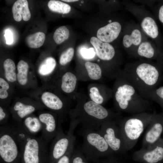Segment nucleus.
Masks as SVG:
<instances>
[{
  "mask_svg": "<svg viewBox=\"0 0 163 163\" xmlns=\"http://www.w3.org/2000/svg\"><path fill=\"white\" fill-rule=\"evenodd\" d=\"M90 42L95 48L97 56L101 60L109 61L114 57L115 49L110 43L104 42L94 37H91Z\"/></svg>",
  "mask_w": 163,
  "mask_h": 163,
  "instance_id": "nucleus-17",
  "label": "nucleus"
},
{
  "mask_svg": "<svg viewBox=\"0 0 163 163\" xmlns=\"http://www.w3.org/2000/svg\"><path fill=\"white\" fill-rule=\"evenodd\" d=\"M14 136L20 145L33 136L30 134L23 126L21 122L11 126Z\"/></svg>",
  "mask_w": 163,
  "mask_h": 163,
  "instance_id": "nucleus-23",
  "label": "nucleus"
},
{
  "mask_svg": "<svg viewBox=\"0 0 163 163\" xmlns=\"http://www.w3.org/2000/svg\"><path fill=\"white\" fill-rule=\"evenodd\" d=\"M12 109L15 121L20 122L23 119L34 111L36 110V107L33 105L18 101L14 104Z\"/></svg>",
  "mask_w": 163,
  "mask_h": 163,
  "instance_id": "nucleus-18",
  "label": "nucleus"
},
{
  "mask_svg": "<svg viewBox=\"0 0 163 163\" xmlns=\"http://www.w3.org/2000/svg\"><path fill=\"white\" fill-rule=\"evenodd\" d=\"M77 78L76 76L72 73L68 72L65 73L62 78L61 88L65 92L70 93L75 89Z\"/></svg>",
  "mask_w": 163,
  "mask_h": 163,
  "instance_id": "nucleus-22",
  "label": "nucleus"
},
{
  "mask_svg": "<svg viewBox=\"0 0 163 163\" xmlns=\"http://www.w3.org/2000/svg\"><path fill=\"white\" fill-rule=\"evenodd\" d=\"M162 81L163 82V75L162 76Z\"/></svg>",
  "mask_w": 163,
  "mask_h": 163,
  "instance_id": "nucleus-44",
  "label": "nucleus"
},
{
  "mask_svg": "<svg viewBox=\"0 0 163 163\" xmlns=\"http://www.w3.org/2000/svg\"><path fill=\"white\" fill-rule=\"evenodd\" d=\"M21 3L22 19L24 21H27L31 18V13L29 8L28 1L26 0H21Z\"/></svg>",
  "mask_w": 163,
  "mask_h": 163,
  "instance_id": "nucleus-36",
  "label": "nucleus"
},
{
  "mask_svg": "<svg viewBox=\"0 0 163 163\" xmlns=\"http://www.w3.org/2000/svg\"><path fill=\"white\" fill-rule=\"evenodd\" d=\"M117 108L120 111L133 114L152 110L150 101L143 98L123 74L120 73L114 93Z\"/></svg>",
  "mask_w": 163,
  "mask_h": 163,
  "instance_id": "nucleus-2",
  "label": "nucleus"
},
{
  "mask_svg": "<svg viewBox=\"0 0 163 163\" xmlns=\"http://www.w3.org/2000/svg\"><path fill=\"white\" fill-rule=\"evenodd\" d=\"M18 73L17 78L19 83L24 85L27 81V73L29 69L28 63L23 60L20 61L17 66Z\"/></svg>",
  "mask_w": 163,
  "mask_h": 163,
  "instance_id": "nucleus-26",
  "label": "nucleus"
},
{
  "mask_svg": "<svg viewBox=\"0 0 163 163\" xmlns=\"http://www.w3.org/2000/svg\"><path fill=\"white\" fill-rule=\"evenodd\" d=\"M90 92L89 96L92 101L101 105L104 102V98L100 94L97 88L92 87L90 89Z\"/></svg>",
  "mask_w": 163,
  "mask_h": 163,
  "instance_id": "nucleus-34",
  "label": "nucleus"
},
{
  "mask_svg": "<svg viewBox=\"0 0 163 163\" xmlns=\"http://www.w3.org/2000/svg\"><path fill=\"white\" fill-rule=\"evenodd\" d=\"M75 144L69 149L67 152L59 158L56 163H70L71 158L75 150Z\"/></svg>",
  "mask_w": 163,
  "mask_h": 163,
  "instance_id": "nucleus-38",
  "label": "nucleus"
},
{
  "mask_svg": "<svg viewBox=\"0 0 163 163\" xmlns=\"http://www.w3.org/2000/svg\"><path fill=\"white\" fill-rule=\"evenodd\" d=\"M4 36L5 38L7 44L9 45L13 43V35L11 30L9 29L6 30Z\"/></svg>",
  "mask_w": 163,
  "mask_h": 163,
  "instance_id": "nucleus-41",
  "label": "nucleus"
},
{
  "mask_svg": "<svg viewBox=\"0 0 163 163\" xmlns=\"http://www.w3.org/2000/svg\"><path fill=\"white\" fill-rule=\"evenodd\" d=\"M21 121L23 126L31 135H35L42 129V125L39 118L35 117L27 116Z\"/></svg>",
  "mask_w": 163,
  "mask_h": 163,
  "instance_id": "nucleus-20",
  "label": "nucleus"
},
{
  "mask_svg": "<svg viewBox=\"0 0 163 163\" xmlns=\"http://www.w3.org/2000/svg\"><path fill=\"white\" fill-rule=\"evenodd\" d=\"M41 98L43 104L50 109L58 111L63 108L62 101L57 96L52 93L45 92L42 94Z\"/></svg>",
  "mask_w": 163,
  "mask_h": 163,
  "instance_id": "nucleus-19",
  "label": "nucleus"
},
{
  "mask_svg": "<svg viewBox=\"0 0 163 163\" xmlns=\"http://www.w3.org/2000/svg\"><path fill=\"white\" fill-rule=\"evenodd\" d=\"M81 133L83 141L81 150L89 161L114 155L99 130L82 129Z\"/></svg>",
  "mask_w": 163,
  "mask_h": 163,
  "instance_id": "nucleus-4",
  "label": "nucleus"
},
{
  "mask_svg": "<svg viewBox=\"0 0 163 163\" xmlns=\"http://www.w3.org/2000/svg\"><path fill=\"white\" fill-rule=\"evenodd\" d=\"M133 160L142 163H161L163 161V141L161 138L155 144L135 152Z\"/></svg>",
  "mask_w": 163,
  "mask_h": 163,
  "instance_id": "nucleus-12",
  "label": "nucleus"
},
{
  "mask_svg": "<svg viewBox=\"0 0 163 163\" xmlns=\"http://www.w3.org/2000/svg\"><path fill=\"white\" fill-rule=\"evenodd\" d=\"M122 72L141 94L156 88L162 81L163 63L139 59L126 63Z\"/></svg>",
  "mask_w": 163,
  "mask_h": 163,
  "instance_id": "nucleus-1",
  "label": "nucleus"
},
{
  "mask_svg": "<svg viewBox=\"0 0 163 163\" xmlns=\"http://www.w3.org/2000/svg\"><path fill=\"white\" fill-rule=\"evenodd\" d=\"M91 163H123L114 156L91 161Z\"/></svg>",
  "mask_w": 163,
  "mask_h": 163,
  "instance_id": "nucleus-40",
  "label": "nucleus"
},
{
  "mask_svg": "<svg viewBox=\"0 0 163 163\" xmlns=\"http://www.w3.org/2000/svg\"><path fill=\"white\" fill-rule=\"evenodd\" d=\"M83 110L87 116L80 119L82 129L98 130L106 121L112 120L117 116L101 105L92 101L85 103Z\"/></svg>",
  "mask_w": 163,
  "mask_h": 163,
  "instance_id": "nucleus-8",
  "label": "nucleus"
},
{
  "mask_svg": "<svg viewBox=\"0 0 163 163\" xmlns=\"http://www.w3.org/2000/svg\"><path fill=\"white\" fill-rule=\"evenodd\" d=\"M89 77L92 79L97 80L100 79L102 76V70L100 66L97 64L87 62L85 64Z\"/></svg>",
  "mask_w": 163,
  "mask_h": 163,
  "instance_id": "nucleus-29",
  "label": "nucleus"
},
{
  "mask_svg": "<svg viewBox=\"0 0 163 163\" xmlns=\"http://www.w3.org/2000/svg\"><path fill=\"white\" fill-rule=\"evenodd\" d=\"M47 143L41 136H32L19 145L21 163H45L48 157Z\"/></svg>",
  "mask_w": 163,
  "mask_h": 163,
  "instance_id": "nucleus-6",
  "label": "nucleus"
},
{
  "mask_svg": "<svg viewBox=\"0 0 163 163\" xmlns=\"http://www.w3.org/2000/svg\"><path fill=\"white\" fill-rule=\"evenodd\" d=\"M153 9L155 17L163 26V0L158 1Z\"/></svg>",
  "mask_w": 163,
  "mask_h": 163,
  "instance_id": "nucleus-35",
  "label": "nucleus"
},
{
  "mask_svg": "<svg viewBox=\"0 0 163 163\" xmlns=\"http://www.w3.org/2000/svg\"><path fill=\"white\" fill-rule=\"evenodd\" d=\"M123 33V45L126 52L132 56L140 44L148 39L139 24L133 22L125 23Z\"/></svg>",
  "mask_w": 163,
  "mask_h": 163,
  "instance_id": "nucleus-11",
  "label": "nucleus"
},
{
  "mask_svg": "<svg viewBox=\"0 0 163 163\" xmlns=\"http://www.w3.org/2000/svg\"><path fill=\"white\" fill-rule=\"evenodd\" d=\"M139 59H145L163 63V51L152 40L144 41L136 49L132 56Z\"/></svg>",
  "mask_w": 163,
  "mask_h": 163,
  "instance_id": "nucleus-14",
  "label": "nucleus"
},
{
  "mask_svg": "<svg viewBox=\"0 0 163 163\" xmlns=\"http://www.w3.org/2000/svg\"><path fill=\"white\" fill-rule=\"evenodd\" d=\"M99 130L115 154H121L126 152L119 127L115 121L113 120L106 121Z\"/></svg>",
  "mask_w": 163,
  "mask_h": 163,
  "instance_id": "nucleus-10",
  "label": "nucleus"
},
{
  "mask_svg": "<svg viewBox=\"0 0 163 163\" xmlns=\"http://www.w3.org/2000/svg\"><path fill=\"white\" fill-rule=\"evenodd\" d=\"M62 1L66 2H76L78 1V0H62Z\"/></svg>",
  "mask_w": 163,
  "mask_h": 163,
  "instance_id": "nucleus-43",
  "label": "nucleus"
},
{
  "mask_svg": "<svg viewBox=\"0 0 163 163\" xmlns=\"http://www.w3.org/2000/svg\"><path fill=\"white\" fill-rule=\"evenodd\" d=\"M45 34L38 32L28 36L26 38V42L28 46L31 48H37L41 46L45 40Z\"/></svg>",
  "mask_w": 163,
  "mask_h": 163,
  "instance_id": "nucleus-24",
  "label": "nucleus"
},
{
  "mask_svg": "<svg viewBox=\"0 0 163 163\" xmlns=\"http://www.w3.org/2000/svg\"><path fill=\"white\" fill-rule=\"evenodd\" d=\"M78 124L76 121H72L69 125V130L66 134L63 131L62 125L59 123L57 133L50 146L48 157L49 163H56L70 147L75 144L76 138L73 133Z\"/></svg>",
  "mask_w": 163,
  "mask_h": 163,
  "instance_id": "nucleus-7",
  "label": "nucleus"
},
{
  "mask_svg": "<svg viewBox=\"0 0 163 163\" xmlns=\"http://www.w3.org/2000/svg\"><path fill=\"white\" fill-rule=\"evenodd\" d=\"M70 163H89L81 149H75L71 158Z\"/></svg>",
  "mask_w": 163,
  "mask_h": 163,
  "instance_id": "nucleus-33",
  "label": "nucleus"
},
{
  "mask_svg": "<svg viewBox=\"0 0 163 163\" xmlns=\"http://www.w3.org/2000/svg\"><path fill=\"white\" fill-rule=\"evenodd\" d=\"M69 36V31L67 27L64 26L59 27L55 31L53 38L56 43L60 44L67 40Z\"/></svg>",
  "mask_w": 163,
  "mask_h": 163,
  "instance_id": "nucleus-30",
  "label": "nucleus"
},
{
  "mask_svg": "<svg viewBox=\"0 0 163 163\" xmlns=\"http://www.w3.org/2000/svg\"><path fill=\"white\" fill-rule=\"evenodd\" d=\"M38 118L42 125L41 137L48 143L57 133L58 125L56 120L53 115L47 112L40 114Z\"/></svg>",
  "mask_w": 163,
  "mask_h": 163,
  "instance_id": "nucleus-15",
  "label": "nucleus"
},
{
  "mask_svg": "<svg viewBox=\"0 0 163 163\" xmlns=\"http://www.w3.org/2000/svg\"><path fill=\"white\" fill-rule=\"evenodd\" d=\"M47 5L52 11L62 14L69 13L71 9L70 6L68 4L58 0H50Z\"/></svg>",
  "mask_w": 163,
  "mask_h": 163,
  "instance_id": "nucleus-28",
  "label": "nucleus"
},
{
  "mask_svg": "<svg viewBox=\"0 0 163 163\" xmlns=\"http://www.w3.org/2000/svg\"><path fill=\"white\" fill-rule=\"evenodd\" d=\"M126 9L138 20L140 27L145 35L163 51L162 39L155 16L142 5L125 2Z\"/></svg>",
  "mask_w": 163,
  "mask_h": 163,
  "instance_id": "nucleus-5",
  "label": "nucleus"
},
{
  "mask_svg": "<svg viewBox=\"0 0 163 163\" xmlns=\"http://www.w3.org/2000/svg\"><path fill=\"white\" fill-rule=\"evenodd\" d=\"M7 114L4 109L0 107V125L2 126L6 122Z\"/></svg>",
  "mask_w": 163,
  "mask_h": 163,
  "instance_id": "nucleus-42",
  "label": "nucleus"
},
{
  "mask_svg": "<svg viewBox=\"0 0 163 163\" xmlns=\"http://www.w3.org/2000/svg\"><path fill=\"white\" fill-rule=\"evenodd\" d=\"M152 116V113L143 112L125 117L117 123L123 139L126 152L136 145Z\"/></svg>",
  "mask_w": 163,
  "mask_h": 163,
  "instance_id": "nucleus-3",
  "label": "nucleus"
},
{
  "mask_svg": "<svg viewBox=\"0 0 163 163\" xmlns=\"http://www.w3.org/2000/svg\"><path fill=\"white\" fill-rule=\"evenodd\" d=\"M3 67L6 79L10 82L15 81L17 78L15 72L16 66L14 62L11 59H6L4 62Z\"/></svg>",
  "mask_w": 163,
  "mask_h": 163,
  "instance_id": "nucleus-27",
  "label": "nucleus"
},
{
  "mask_svg": "<svg viewBox=\"0 0 163 163\" xmlns=\"http://www.w3.org/2000/svg\"><path fill=\"white\" fill-rule=\"evenodd\" d=\"M21 0L16 1L12 7V12L14 19L16 21H21L22 17L21 15Z\"/></svg>",
  "mask_w": 163,
  "mask_h": 163,
  "instance_id": "nucleus-31",
  "label": "nucleus"
},
{
  "mask_svg": "<svg viewBox=\"0 0 163 163\" xmlns=\"http://www.w3.org/2000/svg\"><path fill=\"white\" fill-rule=\"evenodd\" d=\"M123 29L120 23L117 21H110L98 30L97 37L104 42L110 43L118 37Z\"/></svg>",
  "mask_w": 163,
  "mask_h": 163,
  "instance_id": "nucleus-16",
  "label": "nucleus"
},
{
  "mask_svg": "<svg viewBox=\"0 0 163 163\" xmlns=\"http://www.w3.org/2000/svg\"><path fill=\"white\" fill-rule=\"evenodd\" d=\"M56 65L55 59L49 57L44 59L40 64L38 68V72L42 75L50 74L54 69Z\"/></svg>",
  "mask_w": 163,
  "mask_h": 163,
  "instance_id": "nucleus-25",
  "label": "nucleus"
},
{
  "mask_svg": "<svg viewBox=\"0 0 163 163\" xmlns=\"http://www.w3.org/2000/svg\"><path fill=\"white\" fill-rule=\"evenodd\" d=\"M19 145L10 126L0 127V156L4 163H19L21 159Z\"/></svg>",
  "mask_w": 163,
  "mask_h": 163,
  "instance_id": "nucleus-9",
  "label": "nucleus"
},
{
  "mask_svg": "<svg viewBox=\"0 0 163 163\" xmlns=\"http://www.w3.org/2000/svg\"><path fill=\"white\" fill-rule=\"evenodd\" d=\"M74 55V50L70 47L64 52L61 55L59 59V63L62 65H65L72 60Z\"/></svg>",
  "mask_w": 163,
  "mask_h": 163,
  "instance_id": "nucleus-32",
  "label": "nucleus"
},
{
  "mask_svg": "<svg viewBox=\"0 0 163 163\" xmlns=\"http://www.w3.org/2000/svg\"><path fill=\"white\" fill-rule=\"evenodd\" d=\"M80 53L84 59H89L94 57L95 52L93 48L87 49L83 48L80 50Z\"/></svg>",
  "mask_w": 163,
  "mask_h": 163,
  "instance_id": "nucleus-39",
  "label": "nucleus"
},
{
  "mask_svg": "<svg viewBox=\"0 0 163 163\" xmlns=\"http://www.w3.org/2000/svg\"><path fill=\"white\" fill-rule=\"evenodd\" d=\"M162 138V139H163V138Z\"/></svg>",
  "mask_w": 163,
  "mask_h": 163,
  "instance_id": "nucleus-45",
  "label": "nucleus"
},
{
  "mask_svg": "<svg viewBox=\"0 0 163 163\" xmlns=\"http://www.w3.org/2000/svg\"><path fill=\"white\" fill-rule=\"evenodd\" d=\"M0 98L5 99L8 96V93L7 90L9 88L8 83L2 78H0Z\"/></svg>",
  "mask_w": 163,
  "mask_h": 163,
  "instance_id": "nucleus-37",
  "label": "nucleus"
},
{
  "mask_svg": "<svg viewBox=\"0 0 163 163\" xmlns=\"http://www.w3.org/2000/svg\"><path fill=\"white\" fill-rule=\"evenodd\" d=\"M143 98L155 101L161 107L163 113V86L140 94Z\"/></svg>",
  "mask_w": 163,
  "mask_h": 163,
  "instance_id": "nucleus-21",
  "label": "nucleus"
},
{
  "mask_svg": "<svg viewBox=\"0 0 163 163\" xmlns=\"http://www.w3.org/2000/svg\"><path fill=\"white\" fill-rule=\"evenodd\" d=\"M163 133V113H158L155 110L151 120L147 126L142 141V148L151 146L161 138Z\"/></svg>",
  "mask_w": 163,
  "mask_h": 163,
  "instance_id": "nucleus-13",
  "label": "nucleus"
}]
</instances>
